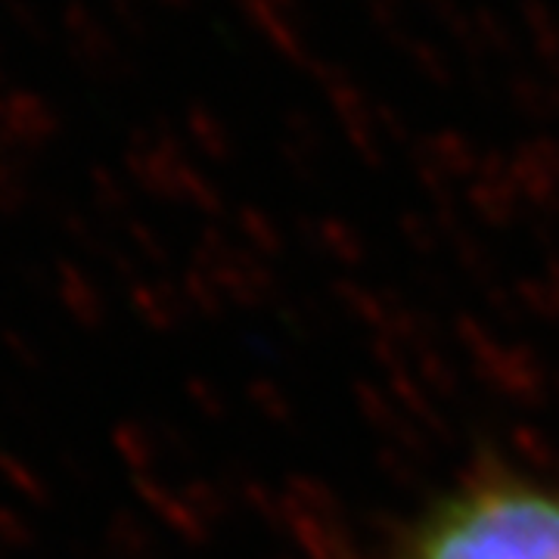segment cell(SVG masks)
<instances>
[{
  "instance_id": "6da1fadb",
  "label": "cell",
  "mask_w": 559,
  "mask_h": 559,
  "mask_svg": "<svg viewBox=\"0 0 559 559\" xmlns=\"http://www.w3.org/2000/svg\"><path fill=\"white\" fill-rule=\"evenodd\" d=\"M401 559H559V498L522 481L466 488L423 520Z\"/></svg>"
}]
</instances>
